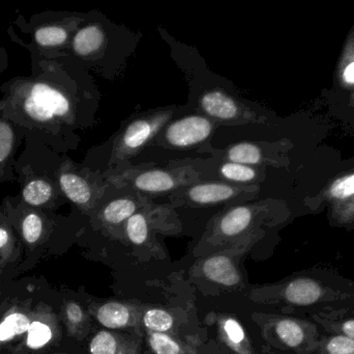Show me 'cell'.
<instances>
[{"label": "cell", "instance_id": "1f68e13d", "mask_svg": "<svg viewBox=\"0 0 354 354\" xmlns=\"http://www.w3.org/2000/svg\"><path fill=\"white\" fill-rule=\"evenodd\" d=\"M344 78L347 82L354 83V62H351L344 70Z\"/></svg>", "mask_w": 354, "mask_h": 354}, {"label": "cell", "instance_id": "ac0fdd59", "mask_svg": "<svg viewBox=\"0 0 354 354\" xmlns=\"http://www.w3.org/2000/svg\"><path fill=\"white\" fill-rule=\"evenodd\" d=\"M55 195L53 185L47 179L35 178L27 183L22 191L25 203L33 207H41L52 201Z\"/></svg>", "mask_w": 354, "mask_h": 354}, {"label": "cell", "instance_id": "484cf974", "mask_svg": "<svg viewBox=\"0 0 354 354\" xmlns=\"http://www.w3.org/2000/svg\"><path fill=\"white\" fill-rule=\"evenodd\" d=\"M151 349L157 354H179L180 346L171 337L162 333H153L149 337Z\"/></svg>", "mask_w": 354, "mask_h": 354}, {"label": "cell", "instance_id": "8992f818", "mask_svg": "<svg viewBox=\"0 0 354 354\" xmlns=\"http://www.w3.org/2000/svg\"><path fill=\"white\" fill-rule=\"evenodd\" d=\"M58 183L64 195L85 212L95 209L103 197L114 191L103 174H95L87 168L78 170L66 162L58 170Z\"/></svg>", "mask_w": 354, "mask_h": 354}, {"label": "cell", "instance_id": "e0dca14e", "mask_svg": "<svg viewBox=\"0 0 354 354\" xmlns=\"http://www.w3.org/2000/svg\"><path fill=\"white\" fill-rule=\"evenodd\" d=\"M78 22L79 20L68 25V26L55 24L39 27L35 33V42H37V45L41 46V47H62V46L68 43L71 31L77 26Z\"/></svg>", "mask_w": 354, "mask_h": 354}, {"label": "cell", "instance_id": "5b68a950", "mask_svg": "<svg viewBox=\"0 0 354 354\" xmlns=\"http://www.w3.org/2000/svg\"><path fill=\"white\" fill-rule=\"evenodd\" d=\"M196 114L210 118L218 126H239L259 121L255 108L247 100L220 87L205 89L198 95Z\"/></svg>", "mask_w": 354, "mask_h": 354}, {"label": "cell", "instance_id": "9c48e42d", "mask_svg": "<svg viewBox=\"0 0 354 354\" xmlns=\"http://www.w3.org/2000/svg\"><path fill=\"white\" fill-rule=\"evenodd\" d=\"M200 172L203 181H222L234 185H255L259 181V168L231 161L209 158L200 159Z\"/></svg>", "mask_w": 354, "mask_h": 354}, {"label": "cell", "instance_id": "277c9868", "mask_svg": "<svg viewBox=\"0 0 354 354\" xmlns=\"http://www.w3.org/2000/svg\"><path fill=\"white\" fill-rule=\"evenodd\" d=\"M218 125L199 114H189L168 123L151 141V147L203 153Z\"/></svg>", "mask_w": 354, "mask_h": 354}, {"label": "cell", "instance_id": "5bb4252c", "mask_svg": "<svg viewBox=\"0 0 354 354\" xmlns=\"http://www.w3.org/2000/svg\"><path fill=\"white\" fill-rule=\"evenodd\" d=\"M203 272L212 282L224 286H235L241 281L236 267L226 256H214L206 260Z\"/></svg>", "mask_w": 354, "mask_h": 354}, {"label": "cell", "instance_id": "44dd1931", "mask_svg": "<svg viewBox=\"0 0 354 354\" xmlns=\"http://www.w3.org/2000/svg\"><path fill=\"white\" fill-rule=\"evenodd\" d=\"M317 354H354V340L342 335L324 332Z\"/></svg>", "mask_w": 354, "mask_h": 354}, {"label": "cell", "instance_id": "ba28073f", "mask_svg": "<svg viewBox=\"0 0 354 354\" xmlns=\"http://www.w3.org/2000/svg\"><path fill=\"white\" fill-rule=\"evenodd\" d=\"M16 89L49 110L60 123L73 125L76 118V107L68 94L54 85L43 81L17 82Z\"/></svg>", "mask_w": 354, "mask_h": 354}, {"label": "cell", "instance_id": "8fae6325", "mask_svg": "<svg viewBox=\"0 0 354 354\" xmlns=\"http://www.w3.org/2000/svg\"><path fill=\"white\" fill-rule=\"evenodd\" d=\"M112 25V24H111ZM111 25L93 22L84 25L76 31L72 39L73 51L84 60H101L109 51L111 44Z\"/></svg>", "mask_w": 354, "mask_h": 354}, {"label": "cell", "instance_id": "f1b7e54d", "mask_svg": "<svg viewBox=\"0 0 354 354\" xmlns=\"http://www.w3.org/2000/svg\"><path fill=\"white\" fill-rule=\"evenodd\" d=\"M333 197L345 199L354 195V175L340 179L333 185L330 189Z\"/></svg>", "mask_w": 354, "mask_h": 354}, {"label": "cell", "instance_id": "52a82bcc", "mask_svg": "<svg viewBox=\"0 0 354 354\" xmlns=\"http://www.w3.org/2000/svg\"><path fill=\"white\" fill-rule=\"evenodd\" d=\"M258 193L256 185H234L222 181H200L169 195L176 205L212 206L222 203H243Z\"/></svg>", "mask_w": 354, "mask_h": 354}, {"label": "cell", "instance_id": "d6986e66", "mask_svg": "<svg viewBox=\"0 0 354 354\" xmlns=\"http://www.w3.org/2000/svg\"><path fill=\"white\" fill-rule=\"evenodd\" d=\"M97 320L108 328H122L131 320L130 310L118 303H108L97 310Z\"/></svg>", "mask_w": 354, "mask_h": 354}, {"label": "cell", "instance_id": "3957f363", "mask_svg": "<svg viewBox=\"0 0 354 354\" xmlns=\"http://www.w3.org/2000/svg\"><path fill=\"white\" fill-rule=\"evenodd\" d=\"M176 110V106L157 108L127 121L114 137L107 170L131 166V159L151 145L160 131L174 120Z\"/></svg>", "mask_w": 354, "mask_h": 354}, {"label": "cell", "instance_id": "7a4b0ae2", "mask_svg": "<svg viewBox=\"0 0 354 354\" xmlns=\"http://www.w3.org/2000/svg\"><path fill=\"white\" fill-rule=\"evenodd\" d=\"M200 159L155 164L129 166L122 170L103 172L114 191H129L145 195H171L183 187L203 181L199 170Z\"/></svg>", "mask_w": 354, "mask_h": 354}, {"label": "cell", "instance_id": "7c38bea8", "mask_svg": "<svg viewBox=\"0 0 354 354\" xmlns=\"http://www.w3.org/2000/svg\"><path fill=\"white\" fill-rule=\"evenodd\" d=\"M149 202L145 195L129 191V193H124L104 205L99 212L100 222L108 228L126 224L129 218L145 207Z\"/></svg>", "mask_w": 354, "mask_h": 354}, {"label": "cell", "instance_id": "9a60e30c", "mask_svg": "<svg viewBox=\"0 0 354 354\" xmlns=\"http://www.w3.org/2000/svg\"><path fill=\"white\" fill-rule=\"evenodd\" d=\"M151 202L129 218L124 224L127 237L134 245H142L149 240L151 233Z\"/></svg>", "mask_w": 354, "mask_h": 354}, {"label": "cell", "instance_id": "7402d4cb", "mask_svg": "<svg viewBox=\"0 0 354 354\" xmlns=\"http://www.w3.org/2000/svg\"><path fill=\"white\" fill-rule=\"evenodd\" d=\"M23 239L29 245H35L44 234V220L37 212H28L21 222Z\"/></svg>", "mask_w": 354, "mask_h": 354}, {"label": "cell", "instance_id": "603a6c76", "mask_svg": "<svg viewBox=\"0 0 354 354\" xmlns=\"http://www.w3.org/2000/svg\"><path fill=\"white\" fill-rule=\"evenodd\" d=\"M143 324L149 330L155 333H162L171 330L174 319L168 312L164 310L153 309L145 313L143 317Z\"/></svg>", "mask_w": 354, "mask_h": 354}, {"label": "cell", "instance_id": "cb8c5ba5", "mask_svg": "<svg viewBox=\"0 0 354 354\" xmlns=\"http://www.w3.org/2000/svg\"><path fill=\"white\" fill-rule=\"evenodd\" d=\"M51 338L52 330L48 324L41 321H33L27 332L26 344L29 348L39 349L48 344Z\"/></svg>", "mask_w": 354, "mask_h": 354}, {"label": "cell", "instance_id": "4316f807", "mask_svg": "<svg viewBox=\"0 0 354 354\" xmlns=\"http://www.w3.org/2000/svg\"><path fill=\"white\" fill-rule=\"evenodd\" d=\"M12 145L14 132L12 127L4 121H0V166H3L10 157Z\"/></svg>", "mask_w": 354, "mask_h": 354}, {"label": "cell", "instance_id": "d4e9b609", "mask_svg": "<svg viewBox=\"0 0 354 354\" xmlns=\"http://www.w3.org/2000/svg\"><path fill=\"white\" fill-rule=\"evenodd\" d=\"M89 351L91 354H116L118 341L108 332H100L91 340Z\"/></svg>", "mask_w": 354, "mask_h": 354}, {"label": "cell", "instance_id": "30bf717a", "mask_svg": "<svg viewBox=\"0 0 354 354\" xmlns=\"http://www.w3.org/2000/svg\"><path fill=\"white\" fill-rule=\"evenodd\" d=\"M263 208L257 204H241L229 208L214 220L212 232L220 238H234L245 234L257 222Z\"/></svg>", "mask_w": 354, "mask_h": 354}, {"label": "cell", "instance_id": "f546056e", "mask_svg": "<svg viewBox=\"0 0 354 354\" xmlns=\"http://www.w3.org/2000/svg\"><path fill=\"white\" fill-rule=\"evenodd\" d=\"M225 332L230 339L231 342L239 344L245 339V333L239 322L233 319H228L224 324Z\"/></svg>", "mask_w": 354, "mask_h": 354}, {"label": "cell", "instance_id": "6da1fadb", "mask_svg": "<svg viewBox=\"0 0 354 354\" xmlns=\"http://www.w3.org/2000/svg\"><path fill=\"white\" fill-rule=\"evenodd\" d=\"M276 299L304 317L330 313L354 314V282L333 268L304 270L278 287Z\"/></svg>", "mask_w": 354, "mask_h": 354}, {"label": "cell", "instance_id": "4fadbf2b", "mask_svg": "<svg viewBox=\"0 0 354 354\" xmlns=\"http://www.w3.org/2000/svg\"><path fill=\"white\" fill-rule=\"evenodd\" d=\"M6 108L16 112L17 116H21L25 124L37 127H49L59 124V121L52 112L31 99L26 94L14 87L10 97L3 102Z\"/></svg>", "mask_w": 354, "mask_h": 354}, {"label": "cell", "instance_id": "83f0119b", "mask_svg": "<svg viewBox=\"0 0 354 354\" xmlns=\"http://www.w3.org/2000/svg\"><path fill=\"white\" fill-rule=\"evenodd\" d=\"M14 249V238L12 232L0 218V262L8 260Z\"/></svg>", "mask_w": 354, "mask_h": 354}, {"label": "cell", "instance_id": "4dcf8cb0", "mask_svg": "<svg viewBox=\"0 0 354 354\" xmlns=\"http://www.w3.org/2000/svg\"><path fill=\"white\" fill-rule=\"evenodd\" d=\"M66 318H68V324L72 326H78L82 324L84 320V314L80 306L75 303H68L66 306Z\"/></svg>", "mask_w": 354, "mask_h": 354}, {"label": "cell", "instance_id": "ffe728a7", "mask_svg": "<svg viewBox=\"0 0 354 354\" xmlns=\"http://www.w3.org/2000/svg\"><path fill=\"white\" fill-rule=\"evenodd\" d=\"M30 324V319L25 314L19 312L10 314L0 324V342H8L15 337L28 332Z\"/></svg>", "mask_w": 354, "mask_h": 354}, {"label": "cell", "instance_id": "2e32d148", "mask_svg": "<svg viewBox=\"0 0 354 354\" xmlns=\"http://www.w3.org/2000/svg\"><path fill=\"white\" fill-rule=\"evenodd\" d=\"M310 319L328 334H338L354 340V314L330 313L310 316Z\"/></svg>", "mask_w": 354, "mask_h": 354}]
</instances>
